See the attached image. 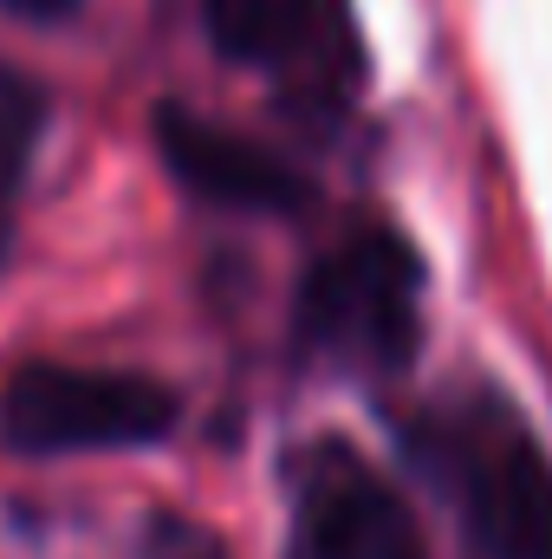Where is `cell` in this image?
Instances as JSON below:
<instances>
[{"label":"cell","mask_w":552,"mask_h":559,"mask_svg":"<svg viewBox=\"0 0 552 559\" xmlns=\"http://www.w3.org/2000/svg\"><path fill=\"white\" fill-rule=\"evenodd\" d=\"M46 131V92L0 66V267H7V248H13V222H20V189L33 176V150Z\"/></svg>","instance_id":"cell-7"},{"label":"cell","mask_w":552,"mask_h":559,"mask_svg":"<svg viewBox=\"0 0 552 559\" xmlns=\"http://www.w3.org/2000/svg\"><path fill=\"white\" fill-rule=\"evenodd\" d=\"M202 20L221 59L267 72L292 105L338 111L364 72L351 0H202Z\"/></svg>","instance_id":"cell-4"},{"label":"cell","mask_w":552,"mask_h":559,"mask_svg":"<svg viewBox=\"0 0 552 559\" xmlns=\"http://www.w3.org/2000/svg\"><path fill=\"white\" fill-rule=\"evenodd\" d=\"M7 13H20V20H65V13H79L85 0H0Z\"/></svg>","instance_id":"cell-8"},{"label":"cell","mask_w":552,"mask_h":559,"mask_svg":"<svg viewBox=\"0 0 552 559\" xmlns=\"http://www.w3.org/2000/svg\"><path fill=\"white\" fill-rule=\"evenodd\" d=\"M422 338V261L397 228H351L299 280V345L345 371H404Z\"/></svg>","instance_id":"cell-2"},{"label":"cell","mask_w":552,"mask_h":559,"mask_svg":"<svg viewBox=\"0 0 552 559\" xmlns=\"http://www.w3.org/2000/svg\"><path fill=\"white\" fill-rule=\"evenodd\" d=\"M182 417L176 391L143 371L26 365L0 391V442L13 455H92L163 442Z\"/></svg>","instance_id":"cell-3"},{"label":"cell","mask_w":552,"mask_h":559,"mask_svg":"<svg viewBox=\"0 0 552 559\" xmlns=\"http://www.w3.org/2000/svg\"><path fill=\"white\" fill-rule=\"evenodd\" d=\"M410 442L488 559H552V462L507 397L468 391L435 404Z\"/></svg>","instance_id":"cell-1"},{"label":"cell","mask_w":552,"mask_h":559,"mask_svg":"<svg viewBox=\"0 0 552 559\" xmlns=\"http://www.w3.org/2000/svg\"><path fill=\"white\" fill-rule=\"evenodd\" d=\"M156 150L169 163V176L215 202V209H241V215H299L312 202V176L274 156L267 143L241 138L215 118H195L182 105L156 111Z\"/></svg>","instance_id":"cell-6"},{"label":"cell","mask_w":552,"mask_h":559,"mask_svg":"<svg viewBox=\"0 0 552 559\" xmlns=\"http://www.w3.org/2000/svg\"><path fill=\"white\" fill-rule=\"evenodd\" d=\"M299 554L305 559H429L410 501L345 442L299 455Z\"/></svg>","instance_id":"cell-5"}]
</instances>
